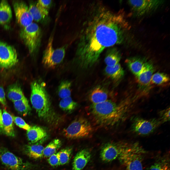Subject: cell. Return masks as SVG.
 <instances>
[{
    "mask_svg": "<svg viewBox=\"0 0 170 170\" xmlns=\"http://www.w3.org/2000/svg\"><path fill=\"white\" fill-rule=\"evenodd\" d=\"M2 112L0 108V127H1L2 125Z\"/></svg>",
    "mask_w": 170,
    "mask_h": 170,
    "instance_id": "obj_38",
    "label": "cell"
},
{
    "mask_svg": "<svg viewBox=\"0 0 170 170\" xmlns=\"http://www.w3.org/2000/svg\"><path fill=\"white\" fill-rule=\"evenodd\" d=\"M44 147L38 144H34L26 146L24 150L25 153L30 158L38 159L43 157Z\"/></svg>",
    "mask_w": 170,
    "mask_h": 170,
    "instance_id": "obj_23",
    "label": "cell"
},
{
    "mask_svg": "<svg viewBox=\"0 0 170 170\" xmlns=\"http://www.w3.org/2000/svg\"><path fill=\"white\" fill-rule=\"evenodd\" d=\"M93 128L89 121L83 117H79L74 120L63 131L66 137L76 139L85 137L92 132Z\"/></svg>",
    "mask_w": 170,
    "mask_h": 170,
    "instance_id": "obj_5",
    "label": "cell"
},
{
    "mask_svg": "<svg viewBox=\"0 0 170 170\" xmlns=\"http://www.w3.org/2000/svg\"><path fill=\"white\" fill-rule=\"evenodd\" d=\"M77 106V103L70 96L62 99L59 103V106L62 109L68 112L73 111Z\"/></svg>",
    "mask_w": 170,
    "mask_h": 170,
    "instance_id": "obj_30",
    "label": "cell"
},
{
    "mask_svg": "<svg viewBox=\"0 0 170 170\" xmlns=\"http://www.w3.org/2000/svg\"><path fill=\"white\" fill-rule=\"evenodd\" d=\"M0 103L3 106L6 105L5 94L3 88L0 86Z\"/></svg>",
    "mask_w": 170,
    "mask_h": 170,
    "instance_id": "obj_37",
    "label": "cell"
},
{
    "mask_svg": "<svg viewBox=\"0 0 170 170\" xmlns=\"http://www.w3.org/2000/svg\"><path fill=\"white\" fill-rule=\"evenodd\" d=\"M149 170H170L169 160L164 157L159 159L151 166Z\"/></svg>",
    "mask_w": 170,
    "mask_h": 170,
    "instance_id": "obj_29",
    "label": "cell"
},
{
    "mask_svg": "<svg viewBox=\"0 0 170 170\" xmlns=\"http://www.w3.org/2000/svg\"><path fill=\"white\" fill-rule=\"evenodd\" d=\"M126 63L131 71L136 76L143 70L147 62L140 58L133 57L127 59Z\"/></svg>",
    "mask_w": 170,
    "mask_h": 170,
    "instance_id": "obj_22",
    "label": "cell"
},
{
    "mask_svg": "<svg viewBox=\"0 0 170 170\" xmlns=\"http://www.w3.org/2000/svg\"><path fill=\"white\" fill-rule=\"evenodd\" d=\"M20 36L30 54L37 51L41 42L42 32L41 29L36 23L32 22L23 28Z\"/></svg>",
    "mask_w": 170,
    "mask_h": 170,
    "instance_id": "obj_6",
    "label": "cell"
},
{
    "mask_svg": "<svg viewBox=\"0 0 170 170\" xmlns=\"http://www.w3.org/2000/svg\"><path fill=\"white\" fill-rule=\"evenodd\" d=\"M109 94L107 90L101 86H97L91 91L89 98L92 104H95L105 101L108 99Z\"/></svg>",
    "mask_w": 170,
    "mask_h": 170,
    "instance_id": "obj_18",
    "label": "cell"
},
{
    "mask_svg": "<svg viewBox=\"0 0 170 170\" xmlns=\"http://www.w3.org/2000/svg\"><path fill=\"white\" fill-rule=\"evenodd\" d=\"M13 6L17 21L21 26L24 28L33 22V19L29 7L25 2L14 1Z\"/></svg>",
    "mask_w": 170,
    "mask_h": 170,
    "instance_id": "obj_12",
    "label": "cell"
},
{
    "mask_svg": "<svg viewBox=\"0 0 170 170\" xmlns=\"http://www.w3.org/2000/svg\"><path fill=\"white\" fill-rule=\"evenodd\" d=\"M121 57L120 54L117 49L111 47L106 52L104 62L107 66H114L119 63Z\"/></svg>",
    "mask_w": 170,
    "mask_h": 170,
    "instance_id": "obj_24",
    "label": "cell"
},
{
    "mask_svg": "<svg viewBox=\"0 0 170 170\" xmlns=\"http://www.w3.org/2000/svg\"><path fill=\"white\" fill-rule=\"evenodd\" d=\"M48 162L49 164L52 166L60 165L59 152L56 153L49 157L48 159Z\"/></svg>",
    "mask_w": 170,
    "mask_h": 170,
    "instance_id": "obj_35",
    "label": "cell"
},
{
    "mask_svg": "<svg viewBox=\"0 0 170 170\" xmlns=\"http://www.w3.org/2000/svg\"><path fill=\"white\" fill-rule=\"evenodd\" d=\"M30 99L31 104L38 116L47 119L51 115V108L49 97L44 82L36 80L31 84Z\"/></svg>",
    "mask_w": 170,
    "mask_h": 170,
    "instance_id": "obj_3",
    "label": "cell"
},
{
    "mask_svg": "<svg viewBox=\"0 0 170 170\" xmlns=\"http://www.w3.org/2000/svg\"><path fill=\"white\" fill-rule=\"evenodd\" d=\"M91 157L90 152L83 149L78 152L75 156L72 164V170H81L85 166Z\"/></svg>",
    "mask_w": 170,
    "mask_h": 170,
    "instance_id": "obj_16",
    "label": "cell"
},
{
    "mask_svg": "<svg viewBox=\"0 0 170 170\" xmlns=\"http://www.w3.org/2000/svg\"><path fill=\"white\" fill-rule=\"evenodd\" d=\"M12 116L13 122L18 126L27 131L30 128L31 126L27 123L21 118L13 115Z\"/></svg>",
    "mask_w": 170,
    "mask_h": 170,
    "instance_id": "obj_33",
    "label": "cell"
},
{
    "mask_svg": "<svg viewBox=\"0 0 170 170\" xmlns=\"http://www.w3.org/2000/svg\"><path fill=\"white\" fill-rule=\"evenodd\" d=\"M2 125L0 127V134L11 137L15 136L13 121L12 115L5 109L3 110Z\"/></svg>",
    "mask_w": 170,
    "mask_h": 170,
    "instance_id": "obj_15",
    "label": "cell"
},
{
    "mask_svg": "<svg viewBox=\"0 0 170 170\" xmlns=\"http://www.w3.org/2000/svg\"><path fill=\"white\" fill-rule=\"evenodd\" d=\"M38 4L41 7L48 10L52 3L51 0H42L38 1Z\"/></svg>",
    "mask_w": 170,
    "mask_h": 170,
    "instance_id": "obj_36",
    "label": "cell"
},
{
    "mask_svg": "<svg viewBox=\"0 0 170 170\" xmlns=\"http://www.w3.org/2000/svg\"><path fill=\"white\" fill-rule=\"evenodd\" d=\"M28 140L31 143L37 144L43 141L47 137L46 130L43 128L37 125L31 126L27 131Z\"/></svg>",
    "mask_w": 170,
    "mask_h": 170,
    "instance_id": "obj_14",
    "label": "cell"
},
{
    "mask_svg": "<svg viewBox=\"0 0 170 170\" xmlns=\"http://www.w3.org/2000/svg\"><path fill=\"white\" fill-rule=\"evenodd\" d=\"M29 8L33 20L37 22L42 21L48 17V10L41 7L37 2L31 3Z\"/></svg>",
    "mask_w": 170,
    "mask_h": 170,
    "instance_id": "obj_17",
    "label": "cell"
},
{
    "mask_svg": "<svg viewBox=\"0 0 170 170\" xmlns=\"http://www.w3.org/2000/svg\"><path fill=\"white\" fill-rule=\"evenodd\" d=\"M72 150L71 148L67 147L62 149L58 152L60 165H63L68 163L69 160Z\"/></svg>",
    "mask_w": 170,
    "mask_h": 170,
    "instance_id": "obj_32",
    "label": "cell"
},
{
    "mask_svg": "<svg viewBox=\"0 0 170 170\" xmlns=\"http://www.w3.org/2000/svg\"><path fill=\"white\" fill-rule=\"evenodd\" d=\"M128 143L121 142L106 144L101 152L100 156L102 160L105 162H109L118 157Z\"/></svg>",
    "mask_w": 170,
    "mask_h": 170,
    "instance_id": "obj_13",
    "label": "cell"
},
{
    "mask_svg": "<svg viewBox=\"0 0 170 170\" xmlns=\"http://www.w3.org/2000/svg\"><path fill=\"white\" fill-rule=\"evenodd\" d=\"M12 12L10 6L7 1L0 2V25H5L10 22L12 17Z\"/></svg>",
    "mask_w": 170,
    "mask_h": 170,
    "instance_id": "obj_21",
    "label": "cell"
},
{
    "mask_svg": "<svg viewBox=\"0 0 170 170\" xmlns=\"http://www.w3.org/2000/svg\"><path fill=\"white\" fill-rule=\"evenodd\" d=\"M128 3L132 12L137 16L150 13L157 9L163 3L161 0H129Z\"/></svg>",
    "mask_w": 170,
    "mask_h": 170,
    "instance_id": "obj_10",
    "label": "cell"
},
{
    "mask_svg": "<svg viewBox=\"0 0 170 170\" xmlns=\"http://www.w3.org/2000/svg\"><path fill=\"white\" fill-rule=\"evenodd\" d=\"M7 96L8 99L13 102L25 97L20 87L16 84L11 85L8 87Z\"/></svg>",
    "mask_w": 170,
    "mask_h": 170,
    "instance_id": "obj_25",
    "label": "cell"
},
{
    "mask_svg": "<svg viewBox=\"0 0 170 170\" xmlns=\"http://www.w3.org/2000/svg\"><path fill=\"white\" fill-rule=\"evenodd\" d=\"M94 8L81 31L76 53L83 69L94 65L105 49L122 43L129 28L121 13L102 5Z\"/></svg>",
    "mask_w": 170,
    "mask_h": 170,
    "instance_id": "obj_1",
    "label": "cell"
},
{
    "mask_svg": "<svg viewBox=\"0 0 170 170\" xmlns=\"http://www.w3.org/2000/svg\"><path fill=\"white\" fill-rule=\"evenodd\" d=\"M13 102L16 110L20 114L24 116L26 115L30 111V108L27 98H23Z\"/></svg>",
    "mask_w": 170,
    "mask_h": 170,
    "instance_id": "obj_26",
    "label": "cell"
},
{
    "mask_svg": "<svg viewBox=\"0 0 170 170\" xmlns=\"http://www.w3.org/2000/svg\"><path fill=\"white\" fill-rule=\"evenodd\" d=\"M104 72L108 77L115 83L119 81L124 74V71L119 63L113 66H106Z\"/></svg>",
    "mask_w": 170,
    "mask_h": 170,
    "instance_id": "obj_20",
    "label": "cell"
},
{
    "mask_svg": "<svg viewBox=\"0 0 170 170\" xmlns=\"http://www.w3.org/2000/svg\"><path fill=\"white\" fill-rule=\"evenodd\" d=\"M159 119L162 123H164L170 120V108L169 107L159 111Z\"/></svg>",
    "mask_w": 170,
    "mask_h": 170,
    "instance_id": "obj_34",
    "label": "cell"
},
{
    "mask_svg": "<svg viewBox=\"0 0 170 170\" xmlns=\"http://www.w3.org/2000/svg\"><path fill=\"white\" fill-rule=\"evenodd\" d=\"M0 161L2 164L11 170H26L30 166L29 163L5 148H0Z\"/></svg>",
    "mask_w": 170,
    "mask_h": 170,
    "instance_id": "obj_9",
    "label": "cell"
},
{
    "mask_svg": "<svg viewBox=\"0 0 170 170\" xmlns=\"http://www.w3.org/2000/svg\"><path fill=\"white\" fill-rule=\"evenodd\" d=\"M133 102L124 100L117 103L108 100L100 103L92 104L90 115L95 124L101 127L112 126L121 121L133 105Z\"/></svg>",
    "mask_w": 170,
    "mask_h": 170,
    "instance_id": "obj_2",
    "label": "cell"
},
{
    "mask_svg": "<svg viewBox=\"0 0 170 170\" xmlns=\"http://www.w3.org/2000/svg\"><path fill=\"white\" fill-rule=\"evenodd\" d=\"M71 82L68 81L62 82L59 86L58 93L59 96L62 99L70 96Z\"/></svg>",
    "mask_w": 170,
    "mask_h": 170,
    "instance_id": "obj_28",
    "label": "cell"
},
{
    "mask_svg": "<svg viewBox=\"0 0 170 170\" xmlns=\"http://www.w3.org/2000/svg\"><path fill=\"white\" fill-rule=\"evenodd\" d=\"M53 38H49L47 47L44 51L42 62L46 68H55L60 64L64 57L66 47L64 46L55 49L53 46Z\"/></svg>",
    "mask_w": 170,
    "mask_h": 170,
    "instance_id": "obj_7",
    "label": "cell"
},
{
    "mask_svg": "<svg viewBox=\"0 0 170 170\" xmlns=\"http://www.w3.org/2000/svg\"></svg>",
    "mask_w": 170,
    "mask_h": 170,
    "instance_id": "obj_39",
    "label": "cell"
},
{
    "mask_svg": "<svg viewBox=\"0 0 170 170\" xmlns=\"http://www.w3.org/2000/svg\"><path fill=\"white\" fill-rule=\"evenodd\" d=\"M170 78L166 74L162 72H157L153 74L151 83L157 85H161L168 82Z\"/></svg>",
    "mask_w": 170,
    "mask_h": 170,
    "instance_id": "obj_31",
    "label": "cell"
},
{
    "mask_svg": "<svg viewBox=\"0 0 170 170\" xmlns=\"http://www.w3.org/2000/svg\"><path fill=\"white\" fill-rule=\"evenodd\" d=\"M162 123L159 119H147L136 116L132 119L131 130L138 135L147 136L153 132Z\"/></svg>",
    "mask_w": 170,
    "mask_h": 170,
    "instance_id": "obj_8",
    "label": "cell"
},
{
    "mask_svg": "<svg viewBox=\"0 0 170 170\" xmlns=\"http://www.w3.org/2000/svg\"><path fill=\"white\" fill-rule=\"evenodd\" d=\"M145 151L138 143H128L118 157L126 170H143Z\"/></svg>",
    "mask_w": 170,
    "mask_h": 170,
    "instance_id": "obj_4",
    "label": "cell"
},
{
    "mask_svg": "<svg viewBox=\"0 0 170 170\" xmlns=\"http://www.w3.org/2000/svg\"><path fill=\"white\" fill-rule=\"evenodd\" d=\"M17 52L13 46L0 41V67L11 68L18 62Z\"/></svg>",
    "mask_w": 170,
    "mask_h": 170,
    "instance_id": "obj_11",
    "label": "cell"
},
{
    "mask_svg": "<svg viewBox=\"0 0 170 170\" xmlns=\"http://www.w3.org/2000/svg\"><path fill=\"white\" fill-rule=\"evenodd\" d=\"M154 71V68L153 65L147 62L141 72L136 76L139 84L143 86L149 85L151 83Z\"/></svg>",
    "mask_w": 170,
    "mask_h": 170,
    "instance_id": "obj_19",
    "label": "cell"
},
{
    "mask_svg": "<svg viewBox=\"0 0 170 170\" xmlns=\"http://www.w3.org/2000/svg\"><path fill=\"white\" fill-rule=\"evenodd\" d=\"M61 144V142L59 139H55L53 140L44 148L43 157H49L56 153V151L60 147Z\"/></svg>",
    "mask_w": 170,
    "mask_h": 170,
    "instance_id": "obj_27",
    "label": "cell"
}]
</instances>
